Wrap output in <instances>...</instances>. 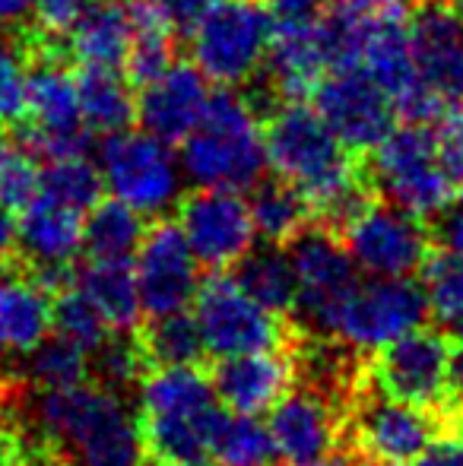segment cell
I'll return each instance as SVG.
<instances>
[{
    "mask_svg": "<svg viewBox=\"0 0 463 466\" xmlns=\"http://www.w3.org/2000/svg\"><path fill=\"white\" fill-rule=\"evenodd\" d=\"M229 410L200 365L149 369L140 380V419L149 466H216L213 448Z\"/></svg>",
    "mask_w": 463,
    "mask_h": 466,
    "instance_id": "6da1fadb",
    "label": "cell"
},
{
    "mask_svg": "<svg viewBox=\"0 0 463 466\" xmlns=\"http://www.w3.org/2000/svg\"><path fill=\"white\" fill-rule=\"evenodd\" d=\"M35 416L70 466H149L136 412L99 380L51 390L38 387Z\"/></svg>",
    "mask_w": 463,
    "mask_h": 466,
    "instance_id": "7a4b0ae2",
    "label": "cell"
},
{
    "mask_svg": "<svg viewBox=\"0 0 463 466\" xmlns=\"http://www.w3.org/2000/svg\"><path fill=\"white\" fill-rule=\"evenodd\" d=\"M181 168L194 187L251 190L270 168L264 121L238 86H219L200 124L181 143Z\"/></svg>",
    "mask_w": 463,
    "mask_h": 466,
    "instance_id": "3957f363",
    "label": "cell"
},
{
    "mask_svg": "<svg viewBox=\"0 0 463 466\" xmlns=\"http://www.w3.org/2000/svg\"><path fill=\"white\" fill-rule=\"evenodd\" d=\"M270 168L305 190L315 213L365 168V156H352L308 102H283L264 117Z\"/></svg>",
    "mask_w": 463,
    "mask_h": 466,
    "instance_id": "277c9868",
    "label": "cell"
},
{
    "mask_svg": "<svg viewBox=\"0 0 463 466\" xmlns=\"http://www.w3.org/2000/svg\"><path fill=\"white\" fill-rule=\"evenodd\" d=\"M377 197L435 222L458 197V181L445 168L438 149V130L432 124L403 121L388 140L365 156Z\"/></svg>",
    "mask_w": 463,
    "mask_h": 466,
    "instance_id": "5b68a950",
    "label": "cell"
},
{
    "mask_svg": "<svg viewBox=\"0 0 463 466\" xmlns=\"http://www.w3.org/2000/svg\"><path fill=\"white\" fill-rule=\"evenodd\" d=\"M273 29L267 0H213L187 32L191 57L216 86H245L264 67Z\"/></svg>",
    "mask_w": 463,
    "mask_h": 466,
    "instance_id": "8992f818",
    "label": "cell"
},
{
    "mask_svg": "<svg viewBox=\"0 0 463 466\" xmlns=\"http://www.w3.org/2000/svg\"><path fill=\"white\" fill-rule=\"evenodd\" d=\"M191 311L210 359L286 346L289 337L283 314L260 305L232 270H206Z\"/></svg>",
    "mask_w": 463,
    "mask_h": 466,
    "instance_id": "52a82bcc",
    "label": "cell"
},
{
    "mask_svg": "<svg viewBox=\"0 0 463 466\" xmlns=\"http://www.w3.org/2000/svg\"><path fill=\"white\" fill-rule=\"evenodd\" d=\"M432 318L416 277H365L343 301L330 339L358 352H377Z\"/></svg>",
    "mask_w": 463,
    "mask_h": 466,
    "instance_id": "ba28073f",
    "label": "cell"
},
{
    "mask_svg": "<svg viewBox=\"0 0 463 466\" xmlns=\"http://www.w3.org/2000/svg\"><path fill=\"white\" fill-rule=\"evenodd\" d=\"M99 166L108 194L140 209L146 219H159L181 203V175L172 143L159 140L149 130L143 134H108L99 147Z\"/></svg>",
    "mask_w": 463,
    "mask_h": 466,
    "instance_id": "9c48e42d",
    "label": "cell"
},
{
    "mask_svg": "<svg viewBox=\"0 0 463 466\" xmlns=\"http://www.w3.org/2000/svg\"><path fill=\"white\" fill-rule=\"evenodd\" d=\"M340 238L365 277H416L435 251L432 226L390 200L365 207Z\"/></svg>",
    "mask_w": 463,
    "mask_h": 466,
    "instance_id": "30bf717a",
    "label": "cell"
},
{
    "mask_svg": "<svg viewBox=\"0 0 463 466\" xmlns=\"http://www.w3.org/2000/svg\"><path fill=\"white\" fill-rule=\"evenodd\" d=\"M435 416L381 390L362 393L349 412V438L371 466H416L441 441Z\"/></svg>",
    "mask_w": 463,
    "mask_h": 466,
    "instance_id": "8fae6325",
    "label": "cell"
},
{
    "mask_svg": "<svg viewBox=\"0 0 463 466\" xmlns=\"http://www.w3.org/2000/svg\"><path fill=\"white\" fill-rule=\"evenodd\" d=\"M454 339L435 327H416L407 337L375 352L368 378L375 390L388 393L419 410H448V371H451Z\"/></svg>",
    "mask_w": 463,
    "mask_h": 466,
    "instance_id": "7c38bea8",
    "label": "cell"
},
{
    "mask_svg": "<svg viewBox=\"0 0 463 466\" xmlns=\"http://www.w3.org/2000/svg\"><path fill=\"white\" fill-rule=\"evenodd\" d=\"M292 260L298 273V305L296 318L308 330L330 337L334 320L340 314L343 301L358 286V267L352 260L349 248L334 228L311 222L302 235L289 245Z\"/></svg>",
    "mask_w": 463,
    "mask_h": 466,
    "instance_id": "4fadbf2b",
    "label": "cell"
},
{
    "mask_svg": "<svg viewBox=\"0 0 463 466\" xmlns=\"http://www.w3.org/2000/svg\"><path fill=\"white\" fill-rule=\"evenodd\" d=\"M315 108L352 156H371L397 127V105L365 67H343L321 80Z\"/></svg>",
    "mask_w": 463,
    "mask_h": 466,
    "instance_id": "5bb4252c",
    "label": "cell"
},
{
    "mask_svg": "<svg viewBox=\"0 0 463 466\" xmlns=\"http://www.w3.org/2000/svg\"><path fill=\"white\" fill-rule=\"evenodd\" d=\"M136 282L146 318H166V314L191 311L197 299L204 264L194 254L185 228L168 216L149 222L146 238L134 258Z\"/></svg>",
    "mask_w": 463,
    "mask_h": 466,
    "instance_id": "9a60e30c",
    "label": "cell"
},
{
    "mask_svg": "<svg viewBox=\"0 0 463 466\" xmlns=\"http://www.w3.org/2000/svg\"><path fill=\"white\" fill-rule=\"evenodd\" d=\"M175 213L204 270H232L257 238L251 203L241 190L194 187L181 197Z\"/></svg>",
    "mask_w": 463,
    "mask_h": 466,
    "instance_id": "2e32d148",
    "label": "cell"
},
{
    "mask_svg": "<svg viewBox=\"0 0 463 466\" xmlns=\"http://www.w3.org/2000/svg\"><path fill=\"white\" fill-rule=\"evenodd\" d=\"M416 70L451 108H463V10L458 0H416L409 10Z\"/></svg>",
    "mask_w": 463,
    "mask_h": 466,
    "instance_id": "e0dca14e",
    "label": "cell"
},
{
    "mask_svg": "<svg viewBox=\"0 0 463 466\" xmlns=\"http://www.w3.org/2000/svg\"><path fill=\"white\" fill-rule=\"evenodd\" d=\"M296 359L286 346L238 352L213 359V387L229 412L241 416H270V410L296 384Z\"/></svg>",
    "mask_w": 463,
    "mask_h": 466,
    "instance_id": "ac0fdd59",
    "label": "cell"
},
{
    "mask_svg": "<svg viewBox=\"0 0 463 466\" xmlns=\"http://www.w3.org/2000/svg\"><path fill=\"white\" fill-rule=\"evenodd\" d=\"M210 76L197 67L194 61H175L159 80L140 89V102H136V121L143 130L166 143H185L191 130L200 124L210 102V89H206Z\"/></svg>",
    "mask_w": 463,
    "mask_h": 466,
    "instance_id": "d6986e66",
    "label": "cell"
},
{
    "mask_svg": "<svg viewBox=\"0 0 463 466\" xmlns=\"http://www.w3.org/2000/svg\"><path fill=\"white\" fill-rule=\"evenodd\" d=\"M270 435L277 441L279 461L302 463L337 454L340 444V419L330 400L311 387H292L267 416Z\"/></svg>",
    "mask_w": 463,
    "mask_h": 466,
    "instance_id": "ffe728a7",
    "label": "cell"
},
{
    "mask_svg": "<svg viewBox=\"0 0 463 466\" xmlns=\"http://www.w3.org/2000/svg\"><path fill=\"white\" fill-rule=\"evenodd\" d=\"M55 330V295L16 258L0 273V356H29Z\"/></svg>",
    "mask_w": 463,
    "mask_h": 466,
    "instance_id": "44dd1931",
    "label": "cell"
},
{
    "mask_svg": "<svg viewBox=\"0 0 463 466\" xmlns=\"http://www.w3.org/2000/svg\"><path fill=\"white\" fill-rule=\"evenodd\" d=\"M74 286L93 301L112 333H136L146 320L134 258H86L76 264Z\"/></svg>",
    "mask_w": 463,
    "mask_h": 466,
    "instance_id": "7402d4cb",
    "label": "cell"
},
{
    "mask_svg": "<svg viewBox=\"0 0 463 466\" xmlns=\"http://www.w3.org/2000/svg\"><path fill=\"white\" fill-rule=\"evenodd\" d=\"M130 38H134V25L124 0H86L80 19L70 29L67 45L76 64L124 67Z\"/></svg>",
    "mask_w": 463,
    "mask_h": 466,
    "instance_id": "603a6c76",
    "label": "cell"
},
{
    "mask_svg": "<svg viewBox=\"0 0 463 466\" xmlns=\"http://www.w3.org/2000/svg\"><path fill=\"white\" fill-rule=\"evenodd\" d=\"M134 83L117 67H102V64H80L76 67V93H80L83 121L96 134H121L136 121Z\"/></svg>",
    "mask_w": 463,
    "mask_h": 466,
    "instance_id": "cb8c5ba5",
    "label": "cell"
},
{
    "mask_svg": "<svg viewBox=\"0 0 463 466\" xmlns=\"http://www.w3.org/2000/svg\"><path fill=\"white\" fill-rule=\"evenodd\" d=\"M247 203H251L257 238L270 245H292L315 222V207L305 197V190L277 172L264 175L251 187Z\"/></svg>",
    "mask_w": 463,
    "mask_h": 466,
    "instance_id": "d4e9b609",
    "label": "cell"
},
{
    "mask_svg": "<svg viewBox=\"0 0 463 466\" xmlns=\"http://www.w3.org/2000/svg\"><path fill=\"white\" fill-rule=\"evenodd\" d=\"M232 273L264 308L283 314V318L296 314L298 273H296V260H292L289 245L260 241V248L254 245L251 251L232 267Z\"/></svg>",
    "mask_w": 463,
    "mask_h": 466,
    "instance_id": "484cf974",
    "label": "cell"
},
{
    "mask_svg": "<svg viewBox=\"0 0 463 466\" xmlns=\"http://www.w3.org/2000/svg\"><path fill=\"white\" fill-rule=\"evenodd\" d=\"M146 216L108 197L86 213V258H136L146 238Z\"/></svg>",
    "mask_w": 463,
    "mask_h": 466,
    "instance_id": "4316f807",
    "label": "cell"
},
{
    "mask_svg": "<svg viewBox=\"0 0 463 466\" xmlns=\"http://www.w3.org/2000/svg\"><path fill=\"white\" fill-rule=\"evenodd\" d=\"M140 350L146 356L149 369H166V365H200L206 356L204 337L194 311L166 314V318H146L136 330Z\"/></svg>",
    "mask_w": 463,
    "mask_h": 466,
    "instance_id": "83f0119b",
    "label": "cell"
},
{
    "mask_svg": "<svg viewBox=\"0 0 463 466\" xmlns=\"http://www.w3.org/2000/svg\"><path fill=\"white\" fill-rule=\"evenodd\" d=\"M29 117V42L25 25H0V127Z\"/></svg>",
    "mask_w": 463,
    "mask_h": 466,
    "instance_id": "f1b7e54d",
    "label": "cell"
},
{
    "mask_svg": "<svg viewBox=\"0 0 463 466\" xmlns=\"http://www.w3.org/2000/svg\"><path fill=\"white\" fill-rule=\"evenodd\" d=\"M279 451L270 435V425L260 416L229 412L216 435L213 463L216 466H277Z\"/></svg>",
    "mask_w": 463,
    "mask_h": 466,
    "instance_id": "f546056e",
    "label": "cell"
},
{
    "mask_svg": "<svg viewBox=\"0 0 463 466\" xmlns=\"http://www.w3.org/2000/svg\"><path fill=\"white\" fill-rule=\"evenodd\" d=\"M108 190L102 166H96L86 156H67V159H51L42 168V194L55 197V200L67 203L74 209H89L102 200Z\"/></svg>",
    "mask_w": 463,
    "mask_h": 466,
    "instance_id": "4dcf8cb0",
    "label": "cell"
},
{
    "mask_svg": "<svg viewBox=\"0 0 463 466\" xmlns=\"http://www.w3.org/2000/svg\"><path fill=\"white\" fill-rule=\"evenodd\" d=\"M422 286L428 295V311L441 327H463V251L435 248L422 267Z\"/></svg>",
    "mask_w": 463,
    "mask_h": 466,
    "instance_id": "1f68e13d",
    "label": "cell"
},
{
    "mask_svg": "<svg viewBox=\"0 0 463 466\" xmlns=\"http://www.w3.org/2000/svg\"><path fill=\"white\" fill-rule=\"evenodd\" d=\"M57 337L70 339L74 346H80L83 352H89V359L106 346V339L112 337L108 324L102 320V314L96 311V305L70 282L67 289L55 295V330Z\"/></svg>",
    "mask_w": 463,
    "mask_h": 466,
    "instance_id": "d6a6232c",
    "label": "cell"
},
{
    "mask_svg": "<svg viewBox=\"0 0 463 466\" xmlns=\"http://www.w3.org/2000/svg\"><path fill=\"white\" fill-rule=\"evenodd\" d=\"M25 359H29V374H32V380H35V387H45V390L93 380V359H89V352H83L80 346L57 337V333H51V337Z\"/></svg>",
    "mask_w": 463,
    "mask_h": 466,
    "instance_id": "836d02e7",
    "label": "cell"
},
{
    "mask_svg": "<svg viewBox=\"0 0 463 466\" xmlns=\"http://www.w3.org/2000/svg\"><path fill=\"white\" fill-rule=\"evenodd\" d=\"M38 194H42L38 156L16 134L0 137V200L10 209H23Z\"/></svg>",
    "mask_w": 463,
    "mask_h": 466,
    "instance_id": "e575fe53",
    "label": "cell"
},
{
    "mask_svg": "<svg viewBox=\"0 0 463 466\" xmlns=\"http://www.w3.org/2000/svg\"><path fill=\"white\" fill-rule=\"evenodd\" d=\"M86 0H35V10H32L29 23L35 25L42 35L51 38H67L74 23L80 19Z\"/></svg>",
    "mask_w": 463,
    "mask_h": 466,
    "instance_id": "d590c367",
    "label": "cell"
},
{
    "mask_svg": "<svg viewBox=\"0 0 463 466\" xmlns=\"http://www.w3.org/2000/svg\"><path fill=\"white\" fill-rule=\"evenodd\" d=\"M438 149L451 178L463 187V108H451L438 124Z\"/></svg>",
    "mask_w": 463,
    "mask_h": 466,
    "instance_id": "8d00e7d4",
    "label": "cell"
},
{
    "mask_svg": "<svg viewBox=\"0 0 463 466\" xmlns=\"http://www.w3.org/2000/svg\"><path fill=\"white\" fill-rule=\"evenodd\" d=\"M435 241L441 248H451V251H463V187L458 190V197L451 200V207L435 219L432 226Z\"/></svg>",
    "mask_w": 463,
    "mask_h": 466,
    "instance_id": "74e56055",
    "label": "cell"
},
{
    "mask_svg": "<svg viewBox=\"0 0 463 466\" xmlns=\"http://www.w3.org/2000/svg\"><path fill=\"white\" fill-rule=\"evenodd\" d=\"M277 25H311L324 16V0H267Z\"/></svg>",
    "mask_w": 463,
    "mask_h": 466,
    "instance_id": "f35d334b",
    "label": "cell"
},
{
    "mask_svg": "<svg viewBox=\"0 0 463 466\" xmlns=\"http://www.w3.org/2000/svg\"><path fill=\"white\" fill-rule=\"evenodd\" d=\"M16 209H10L4 200H0V264L16 258V248H19V219Z\"/></svg>",
    "mask_w": 463,
    "mask_h": 466,
    "instance_id": "ab89813d",
    "label": "cell"
},
{
    "mask_svg": "<svg viewBox=\"0 0 463 466\" xmlns=\"http://www.w3.org/2000/svg\"><path fill=\"white\" fill-rule=\"evenodd\" d=\"M416 466H463V438H445L438 441Z\"/></svg>",
    "mask_w": 463,
    "mask_h": 466,
    "instance_id": "60d3db41",
    "label": "cell"
},
{
    "mask_svg": "<svg viewBox=\"0 0 463 466\" xmlns=\"http://www.w3.org/2000/svg\"><path fill=\"white\" fill-rule=\"evenodd\" d=\"M463 406V343L454 346L451 371H448V416Z\"/></svg>",
    "mask_w": 463,
    "mask_h": 466,
    "instance_id": "b9f144b4",
    "label": "cell"
},
{
    "mask_svg": "<svg viewBox=\"0 0 463 466\" xmlns=\"http://www.w3.org/2000/svg\"><path fill=\"white\" fill-rule=\"evenodd\" d=\"M35 10V0H0V25H25Z\"/></svg>",
    "mask_w": 463,
    "mask_h": 466,
    "instance_id": "7bdbcfd3",
    "label": "cell"
},
{
    "mask_svg": "<svg viewBox=\"0 0 463 466\" xmlns=\"http://www.w3.org/2000/svg\"><path fill=\"white\" fill-rule=\"evenodd\" d=\"M283 466H356L349 457L343 454H327V457H317V461H302V463H283Z\"/></svg>",
    "mask_w": 463,
    "mask_h": 466,
    "instance_id": "ee69618b",
    "label": "cell"
},
{
    "mask_svg": "<svg viewBox=\"0 0 463 466\" xmlns=\"http://www.w3.org/2000/svg\"><path fill=\"white\" fill-rule=\"evenodd\" d=\"M327 6H340V4H352V0H324Z\"/></svg>",
    "mask_w": 463,
    "mask_h": 466,
    "instance_id": "f6af8a7d",
    "label": "cell"
},
{
    "mask_svg": "<svg viewBox=\"0 0 463 466\" xmlns=\"http://www.w3.org/2000/svg\"><path fill=\"white\" fill-rule=\"evenodd\" d=\"M458 4H460V10H463V0H458Z\"/></svg>",
    "mask_w": 463,
    "mask_h": 466,
    "instance_id": "bcb514c9",
    "label": "cell"
}]
</instances>
